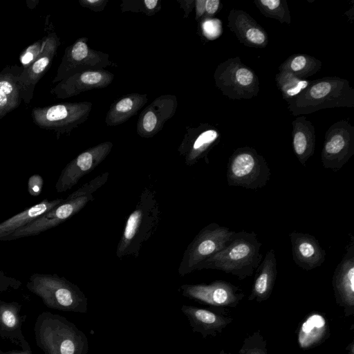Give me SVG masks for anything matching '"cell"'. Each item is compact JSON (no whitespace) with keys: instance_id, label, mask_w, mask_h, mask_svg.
I'll return each instance as SVG.
<instances>
[{"instance_id":"6da1fadb","label":"cell","mask_w":354,"mask_h":354,"mask_svg":"<svg viewBox=\"0 0 354 354\" xmlns=\"http://www.w3.org/2000/svg\"><path fill=\"white\" fill-rule=\"evenodd\" d=\"M261 245L254 232H235L223 249L201 263L196 270H218L243 280L251 277L261 263Z\"/></svg>"},{"instance_id":"7a4b0ae2","label":"cell","mask_w":354,"mask_h":354,"mask_svg":"<svg viewBox=\"0 0 354 354\" xmlns=\"http://www.w3.org/2000/svg\"><path fill=\"white\" fill-rule=\"evenodd\" d=\"M160 220L161 211L156 192L146 187L127 217L117 246V257L137 258L143 245L157 231Z\"/></svg>"},{"instance_id":"3957f363","label":"cell","mask_w":354,"mask_h":354,"mask_svg":"<svg viewBox=\"0 0 354 354\" xmlns=\"http://www.w3.org/2000/svg\"><path fill=\"white\" fill-rule=\"evenodd\" d=\"M339 107H354V88L348 80L335 76L310 80L308 86L288 104L294 116Z\"/></svg>"},{"instance_id":"277c9868","label":"cell","mask_w":354,"mask_h":354,"mask_svg":"<svg viewBox=\"0 0 354 354\" xmlns=\"http://www.w3.org/2000/svg\"><path fill=\"white\" fill-rule=\"evenodd\" d=\"M36 344L45 354H87L86 335L73 322L59 315L43 312L36 319Z\"/></svg>"},{"instance_id":"5b68a950","label":"cell","mask_w":354,"mask_h":354,"mask_svg":"<svg viewBox=\"0 0 354 354\" xmlns=\"http://www.w3.org/2000/svg\"><path fill=\"white\" fill-rule=\"evenodd\" d=\"M26 288L40 297L50 308L66 312L86 313L88 299L81 289L57 274L34 273Z\"/></svg>"},{"instance_id":"8992f818","label":"cell","mask_w":354,"mask_h":354,"mask_svg":"<svg viewBox=\"0 0 354 354\" xmlns=\"http://www.w3.org/2000/svg\"><path fill=\"white\" fill-rule=\"evenodd\" d=\"M271 171L265 158L250 147L236 149L228 159L226 178L228 186L257 190L265 187Z\"/></svg>"},{"instance_id":"52a82bcc","label":"cell","mask_w":354,"mask_h":354,"mask_svg":"<svg viewBox=\"0 0 354 354\" xmlns=\"http://www.w3.org/2000/svg\"><path fill=\"white\" fill-rule=\"evenodd\" d=\"M214 80L223 95L231 100H250L260 91L258 76L239 56L219 64L214 71Z\"/></svg>"},{"instance_id":"ba28073f","label":"cell","mask_w":354,"mask_h":354,"mask_svg":"<svg viewBox=\"0 0 354 354\" xmlns=\"http://www.w3.org/2000/svg\"><path fill=\"white\" fill-rule=\"evenodd\" d=\"M92 107L90 102L59 103L33 108L31 118L37 127L53 131L59 138L61 135L70 134L73 129L85 122Z\"/></svg>"},{"instance_id":"9c48e42d","label":"cell","mask_w":354,"mask_h":354,"mask_svg":"<svg viewBox=\"0 0 354 354\" xmlns=\"http://www.w3.org/2000/svg\"><path fill=\"white\" fill-rule=\"evenodd\" d=\"M236 232L211 223L202 228L185 250L178 266V274L184 277L196 270L203 261L223 249Z\"/></svg>"},{"instance_id":"30bf717a","label":"cell","mask_w":354,"mask_h":354,"mask_svg":"<svg viewBox=\"0 0 354 354\" xmlns=\"http://www.w3.org/2000/svg\"><path fill=\"white\" fill-rule=\"evenodd\" d=\"M88 40L87 37H80L66 48L53 84L78 73L117 65L109 59V54L90 48Z\"/></svg>"},{"instance_id":"8fae6325","label":"cell","mask_w":354,"mask_h":354,"mask_svg":"<svg viewBox=\"0 0 354 354\" xmlns=\"http://www.w3.org/2000/svg\"><path fill=\"white\" fill-rule=\"evenodd\" d=\"M354 155V127L346 120L333 123L326 131L321 151L325 169L337 171Z\"/></svg>"},{"instance_id":"7c38bea8","label":"cell","mask_w":354,"mask_h":354,"mask_svg":"<svg viewBox=\"0 0 354 354\" xmlns=\"http://www.w3.org/2000/svg\"><path fill=\"white\" fill-rule=\"evenodd\" d=\"M93 198V195L79 196L73 192L62 203L39 216L29 224L1 239L0 241H13L38 235L59 225L76 214Z\"/></svg>"},{"instance_id":"4fadbf2b","label":"cell","mask_w":354,"mask_h":354,"mask_svg":"<svg viewBox=\"0 0 354 354\" xmlns=\"http://www.w3.org/2000/svg\"><path fill=\"white\" fill-rule=\"evenodd\" d=\"M178 290L185 297L214 308H234L245 297L239 287L220 279L208 284H183Z\"/></svg>"},{"instance_id":"5bb4252c","label":"cell","mask_w":354,"mask_h":354,"mask_svg":"<svg viewBox=\"0 0 354 354\" xmlns=\"http://www.w3.org/2000/svg\"><path fill=\"white\" fill-rule=\"evenodd\" d=\"M113 147L111 142L106 141L80 153L61 171L55 185L57 192H65L73 187L83 176L102 162Z\"/></svg>"},{"instance_id":"9a60e30c","label":"cell","mask_w":354,"mask_h":354,"mask_svg":"<svg viewBox=\"0 0 354 354\" xmlns=\"http://www.w3.org/2000/svg\"><path fill=\"white\" fill-rule=\"evenodd\" d=\"M345 252L332 277L336 304L346 317L354 315V236L350 233Z\"/></svg>"},{"instance_id":"2e32d148","label":"cell","mask_w":354,"mask_h":354,"mask_svg":"<svg viewBox=\"0 0 354 354\" xmlns=\"http://www.w3.org/2000/svg\"><path fill=\"white\" fill-rule=\"evenodd\" d=\"M221 138V134L218 129L208 123H201L196 127H187L178 151L188 166L195 165L201 159H205L208 163L207 155L218 144Z\"/></svg>"},{"instance_id":"e0dca14e","label":"cell","mask_w":354,"mask_h":354,"mask_svg":"<svg viewBox=\"0 0 354 354\" xmlns=\"http://www.w3.org/2000/svg\"><path fill=\"white\" fill-rule=\"evenodd\" d=\"M60 44L57 34L48 32L40 54L30 65L22 68L18 76V82L21 99L25 104H29L32 99L35 86L50 68Z\"/></svg>"},{"instance_id":"ac0fdd59","label":"cell","mask_w":354,"mask_h":354,"mask_svg":"<svg viewBox=\"0 0 354 354\" xmlns=\"http://www.w3.org/2000/svg\"><path fill=\"white\" fill-rule=\"evenodd\" d=\"M177 106L174 95L165 94L156 97L140 113L136 124L138 135L142 138H151L158 133L174 116Z\"/></svg>"},{"instance_id":"d6986e66","label":"cell","mask_w":354,"mask_h":354,"mask_svg":"<svg viewBox=\"0 0 354 354\" xmlns=\"http://www.w3.org/2000/svg\"><path fill=\"white\" fill-rule=\"evenodd\" d=\"M113 79L114 75L105 69L84 71L60 81L50 93L56 98L66 99L87 91L106 88Z\"/></svg>"},{"instance_id":"ffe728a7","label":"cell","mask_w":354,"mask_h":354,"mask_svg":"<svg viewBox=\"0 0 354 354\" xmlns=\"http://www.w3.org/2000/svg\"><path fill=\"white\" fill-rule=\"evenodd\" d=\"M180 310L193 332L200 333L203 338L216 336L233 322L224 308H203L184 304Z\"/></svg>"},{"instance_id":"44dd1931","label":"cell","mask_w":354,"mask_h":354,"mask_svg":"<svg viewBox=\"0 0 354 354\" xmlns=\"http://www.w3.org/2000/svg\"><path fill=\"white\" fill-rule=\"evenodd\" d=\"M289 238L292 259L297 266L309 271L320 267L324 263L326 252L315 236L293 231L289 234Z\"/></svg>"},{"instance_id":"7402d4cb","label":"cell","mask_w":354,"mask_h":354,"mask_svg":"<svg viewBox=\"0 0 354 354\" xmlns=\"http://www.w3.org/2000/svg\"><path fill=\"white\" fill-rule=\"evenodd\" d=\"M227 26L244 46L265 48L268 45L266 31L244 10L232 9L227 16Z\"/></svg>"},{"instance_id":"603a6c76","label":"cell","mask_w":354,"mask_h":354,"mask_svg":"<svg viewBox=\"0 0 354 354\" xmlns=\"http://www.w3.org/2000/svg\"><path fill=\"white\" fill-rule=\"evenodd\" d=\"M277 275V257L274 250L271 249L256 269L255 278L248 300L257 302L268 300L272 295Z\"/></svg>"},{"instance_id":"cb8c5ba5","label":"cell","mask_w":354,"mask_h":354,"mask_svg":"<svg viewBox=\"0 0 354 354\" xmlns=\"http://www.w3.org/2000/svg\"><path fill=\"white\" fill-rule=\"evenodd\" d=\"M21 308L17 302L0 301V336L26 350L30 346L23 334Z\"/></svg>"},{"instance_id":"d4e9b609","label":"cell","mask_w":354,"mask_h":354,"mask_svg":"<svg viewBox=\"0 0 354 354\" xmlns=\"http://www.w3.org/2000/svg\"><path fill=\"white\" fill-rule=\"evenodd\" d=\"M292 149L299 162L306 166L315 151V127L305 115L297 116L292 122Z\"/></svg>"},{"instance_id":"484cf974","label":"cell","mask_w":354,"mask_h":354,"mask_svg":"<svg viewBox=\"0 0 354 354\" xmlns=\"http://www.w3.org/2000/svg\"><path fill=\"white\" fill-rule=\"evenodd\" d=\"M297 343L303 350H308L322 344L329 336V325L321 313L313 312L301 322L298 330Z\"/></svg>"},{"instance_id":"4316f807","label":"cell","mask_w":354,"mask_h":354,"mask_svg":"<svg viewBox=\"0 0 354 354\" xmlns=\"http://www.w3.org/2000/svg\"><path fill=\"white\" fill-rule=\"evenodd\" d=\"M22 68L18 66H6L0 71V120L21 104L18 76Z\"/></svg>"},{"instance_id":"83f0119b","label":"cell","mask_w":354,"mask_h":354,"mask_svg":"<svg viewBox=\"0 0 354 354\" xmlns=\"http://www.w3.org/2000/svg\"><path fill=\"white\" fill-rule=\"evenodd\" d=\"M148 102L145 93H129L115 101L110 106L105 118L108 127H115L126 122L135 115Z\"/></svg>"},{"instance_id":"f1b7e54d","label":"cell","mask_w":354,"mask_h":354,"mask_svg":"<svg viewBox=\"0 0 354 354\" xmlns=\"http://www.w3.org/2000/svg\"><path fill=\"white\" fill-rule=\"evenodd\" d=\"M64 200L63 198H56L52 201L44 199L0 223V239L29 224L39 216L62 203Z\"/></svg>"},{"instance_id":"f546056e","label":"cell","mask_w":354,"mask_h":354,"mask_svg":"<svg viewBox=\"0 0 354 354\" xmlns=\"http://www.w3.org/2000/svg\"><path fill=\"white\" fill-rule=\"evenodd\" d=\"M321 60L307 54H293L279 66V71L290 73L295 76L306 80L316 74L322 68Z\"/></svg>"},{"instance_id":"4dcf8cb0","label":"cell","mask_w":354,"mask_h":354,"mask_svg":"<svg viewBox=\"0 0 354 354\" xmlns=\"http://www.w3.org/2000/svg\"><path fill=\"white\" fill-rule=\"evenodd\" d=\"M275 82L283 99L289 104L308 86L310 81L288 72L279 71L275 75Z\"/></svg>"},{"instance_id":"1f68e13d","label":"cell","mask_w":354,"mask_h":354,"mask_svg":"<svg viewBox=\"0 0 354 354\" xmlns=\"http://www.w3.org/2000/svg\"><path fill=\"white\" fill-rule=\"evenodd\" d=\"M254 3L264 17L281 24H290V12L286 0H255Z\"/></svg>"},{"instance_id":"d6a6232c","label":"cell","mask_w":354,"mask_h":354,"mask_svg":"<svg viewBox=\"0 0 354 354\" xmlns=\"http://www.w3.org/2000/svg\"><path fill=\"white\" fill-rule=\"evenodd\" d=\"M122 12H142L152 17L161 9L160 0H122L120 5Z\"/></svg>"},{"instance_id":"836d02e7","label":"cell","mask_w":354,"mask_h":354,"mask_svg":"<svg viewBox=\"0 0 354 354\" xmlns=\"http://www.w3.org/2000/svg\"><path fill=\"white\" fill-rule=\"evenodd\" d=\"M238 354H268L267 342L260 330L245 337Z\"/></svg>"},{"instance_id":"e575fe53","label":"cell","mask_w":354,"mask_h":354,"mask_svg":"<svg viewBox=\"0 0 354 354\" xmlns=\"http://www.w3.org/2000/svg\"><path fill=\"white\" fill-rule=\"evenodd\" d=\"M46 39V35L32 44L21 52L19 61L22 68L27 67L38 57L44 46Z\"/></svg>"},{"instance_id":"d590c367","label":"cell","mask_w":354,"mask_h":354,"mask_svg":"<svg viewBox=\"0 0 354 354\" xmlns=\"http://www.w3.org/2000/svg\"><path fill=\"white\" fill-rule=\"evenodd\" d=\"M109 172L100 174L91 181L82 185L74 193L79 196L93 195V194L103 186L108 180Z\"/></svg>"},{"instance_id":"8d00e7d4","label":"cell","mask_w":354,"mask_h":354,"mask_svg":"<svg viewBox=\"0 0 354 354\" xmlns=\"http://www.w3.org/2000/svg\"><path fill=\"white\" fill-rule=\"evenodd\" d=\"M22 283L20 280L8 276L0 269V293L10 290H17Z\"/></svg>"},{"instance_id":"74e56055","label":"cell","mask_w":354,"mask_h":354,"mask_svg":"<svg viewBox=\"0 0 354 354\" xmlns=\"http://www.w3.org/2000/svg\"><path fill=\"white\" fill-rule=\"evenodd\" d=\"M44 180L39 174L31 176L28 181V191L32 196H39L42 190Z\"/></svg>"},{"instance_id":"f35d334b","label":"cell","mask_w":354,"mask_h":354,"mask_svg":"<svg viewBox=\"0 0 354 354\" xmlns=\"http://www.w3.org/2000/svg\"><path fill=\"white\" fill-rule=\"evenodd\" d=\"M109 0H79L80 5L93 12H101L106 7Z\"/></svg>"},{"instance_id":"ab89813d","label":"cell","mask_w":354,"mask_h":354,"mask_svg":"<svg viewBox=\"0 0 354 354\" xmlns=\"http://www.w3.org/2000/svg\"><path fill=\"white\" fill-rule=\"evenodd\" d=\"M222 8L220 0H205V17L210 18L214 17Z\"/></svg>"},{"instance_id":"60d3db41","label":"cell","mask_w":354,"mask_h":354,"mask_svg":"<svg viewBox=\"0 0 354 354\" xmlns=\"http://www.w3.org/2000/svg\"><path fill=\"white\" fill-rule=\"evenodd\" d=\"M180 6L184 10V18H187L189 13L194 8L195 0H177Z\"/></svg>"},{"instance_id":"b9f144b4","label":"cell","mask_w":354,"mask_h":354,"mask_svg":"<svg viewBox=\"0 0 354 354\" xmlns=\"http://www.w3.org/2000/svg\"><path fill=\"white\" fill-rule=\"evenodd\" d=\"M195 20L198 21L205 15V0H195Z\"/></svg>"},{"instance_id":"7bdbcfd3","label":"cell","mask_w":354,"mask_h":354,"mask_svg":"<svg viewBox=\"0 0 354 354\" xmlns=\"http://www.w3.org/2000/svg\"><path fill=\"white\" fill-rule=\"evenodd\" d=\"M0 354H32L30 348L21 351H10L4 352L0 349Z\"/></svg>"},{"instance_id":"ee69618b","label":"cell","mask_w":354,"mask_h":354,"mask_svg":"<svg viewBox=\"0 0 354 354\" xmlns=\"http://www.w3.org/2000/svg\"><path fill=\"white\" fill-rule=\"evenodd\" d=\"M347 354H354V342L351 341V343L346 347Z\"/></svg>"},{"instance_id":"f6af8a7d","label":"cell","mask_w":354,"mask_h":354,"mask_svg":"<svg viewBox=\"0 0 354 354\" xmlns=\"http://www.w3.org/2000/svg\"><path fill=\"white\" fill-rule=\"evenodd\" d=\"M219 354H230L229 353H226L224 350H221L220 351V353Z\"/></svg>"}]
</instances>
